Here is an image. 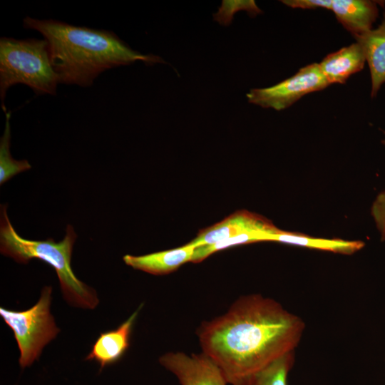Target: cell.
Segmentation results:
<instances>
[{"label": "cell", "mask_w": 385, "mask_h": 385, "mask_svg": "<svg viewBox=\"0 0 385 385\" xmlns=\"http://www.w3.org/2000/svg\"><path fill=\"white\" fill-rule=\"evenodd\" d=\"M270 242H278L347 255L354 254L365 245V243L360 240L314 237L299 232L282 230L272 236Z\"/></svg>", "instance_id": "5bb4252c"}, {"label": "cell", "mask_w": 385, "mask_h": 385, "mask_svg": "<svg viewBox=\"0 0 385 385\" xmlns=\"http://www.w3.org/2000/svg\"><path fill=\"white\" fill-rule=\"evenodd\" d=\"M381 143L385 146V138L381 140Z\"/></svg>", "instance_id": "44dd1931"}, {"label": "cell", "mask_w": 385, "mask_h": 385, "mask_svg": "<svg viewBox=\"0 0 385 385\" xmlns=\"http://www.w3.org/2000/svg\"><path fill=\"white\" fill-rule=\"evenodd\" d=\"M305 324L273 299L242 296L222 315L197 329L202 352L223 371L228 384L248 385L269 364L294 351Z\"/></svg>", "instance_id": "6da1fadb"}, {"label": "cell", "mask_w": 385, "mask_h": 385, "mask_svg": "<svg viewBox=\"0 0 385 385\" xmlns=\"http://www.w3.org/2000/svg\"><path fill=\"white\" fill-rule=\"evenodd\" d=\"M272 235L262 232H250L220 240L212 245L197 247L195 248L191 262L199 263L217 251L235 245L258 242H270Z\"/></svg>", "instance_id": "e0dca14e"}, {"label": "cell", "mask_w": 385, "mask_h": 385, "mask_svg": "<svg viewBox=\"0 0 385 385\" xmlns=\"http://www.w3.org/2000/svg\"><path fill=\"white\" fill-rule=\"evenodd\" d=\"M364 52L371 76V96H376L385 83V12L381 24L374 29L355 37Z\"/></svg>", "instance_id": "4fadbf2b"}, {"label": "cell", "mask_w": 385, "mask_h": 385, "mask_svg": "<svg viewBox=\"0 0 385 385\" xmlns=\"http://www.w3.org/2000/svg\"><path fill=\"white\" fill-rule=\"evenodd\" d=\"M51 294L52 287L45 286L37 302L26 310L0 307V316L12 330L17 343L21 369L31 366L37 361L43 348L61 331L51 312Z\"/></svg>", "instance_id": "5b68a950"}, {"label": "cell", "mask_w": 385, "mask_h": 385, "mask_svg": "<svg viewBox=\"0 0 385 385\" xmlns=\"http://www.w3.org/2000/svg\"><path fill=\"white\" fill-rule=\"evenodd\" d=\"M280 230L265 217L247 210H237L222 221L199 231L186 245L195 247L212 245L220 240L250 232L274 235Z\"/></svg>", "instance_id": "ba28073f"}, {"label": "cell", "mask_w": 385, "mask_h": 385, "mask_svg": "<svg viewBox=\"0 0 385 385\" xmlns=\"http://www.w3.org/2000/svg\"><path fill=\"white\" fill-rule=\"evenodd\" d=\"M383 1L371 0H332L331 10L354 37L372 29Z\"/></svg>", "instance_id": "30bf717a"}, {"label": "cell", "mask_w": 385, "mask_h": 385, "mask_svg": "<svg viewBox=\"0 0 385 385\" xmlns=\"http://www.w3.org/2000/svg\"><path fill=\"white\" fill-rule=\"evenodd\" d=\"M6 120L4 133L0 140V184L6 183L12 177L23 171L31 168L28 160H16L14 159L10 153L11 113H6Z\"/></svg>", "instance_id": "2e32d148"}, {"label": "cell", "mask_w": 385, "mask_h": 385, "mask_svg": "<svg viewBox=\"0 0 385 385\" xmlns=\"http://www.w3.org/2000/svg\"><path fill=\"white\" fill-rule=\"evenodd\" d=\"M371 215L380 235L385 241V189L376 196L371 206Z\"/></svg>", "instance_id": "d6986e66"}, {"label": "cell", "mask_w": 385, "mask_h": 385, "mask_svg": "<svg viewBox=\"0 0 385 385\" xmlns=\"http://www.w3.org/2000/svg\"><path fill=\"white\" fill-rule=\"evenodd\" d=\"M283 4L293 9H315L319 8L331 10L332 0H284Z\"/></svg>", "instance_id": "ffe728a7"}, {"label": "cell", "mask_w": 385, "mask_h": 385, "mask_svg": "<svg viewBox=\"0 0 385 385\" xmlns=\"http://www.w3.org/2000/svg\"><path fill=\"white\" fill-rule=\"evenodd\" d=\"M140 307L116 329L101 333L85 359L96 361L101 369L118 361L130 346L133 327Z\"/></svg>", "instance_id": "9c48e42d"}, {"label": "cell", "mask_w": 385, "mask_h": 385, "mask_svg": "<svg viewBox=\"0 0 385 385\" xmlns=\"http://www.w3.org/2000/svg\"><path fill=\"white\" fill-rule=\"evenodd\" d=\"M329 85L319 63H314L301 68L292 76L272 86L251 89L247 98L250 103L281 111L304 96L323 90Z\"/></svg>", "instance_id": "8992f818"}, {"label": "cell", "mask_w": 385, "mask_h": 385, "mask_svg": "<svg viewBox=\"0 0 385 385\" xmlns=\"http://www.w3.org/2000/svg\"><path fill=\"white\" fill-rule=\"evenodd\" d=\"M240 11H247L252 17L262 13L254 0H223L217 12L213 14L214 20L222 26H228L235 14Z\"/></svg>", "instance_id": "ac0fdd59"}, {"label": "cell", "mask_w": 385, "mask_h": 385, "mask_svg": "<svg viewBox=\"0 0 385 385\" xmlns=\"http://www.w3.org/2000/svg\"><path fill=\"white\" fill-rule=\"evenodd\" d=\"M195 248L185 244L178 248L144 255H125L123 260L125 265L135 270L154 275H163L170 274L183 265L191 262Z\"/></svg>", "instance_id": "8fae6325"}, {"label": "cell", "mask_w": 385, "mask_h": 385, "mask_svg": "<svg viewBox=\"0 0 385 385\" xmlns=\"http://www.w3.org/2000/svg\"><path fill=\"white\" fill-rule=\"evenodd\" d=\"M294 361V351L284 354L255 374L248 385H287Z\"/></svg>", "instance_id": "9a60e30c"}, {"label": "cell", "mask_w": 385, "mask_h": 385, "mask_svg": "<svg viewBox=\"0 0 385 385\" xmlns=\"http://www.w3.org/2000/svg\"><path fill=\"white\" fill-rule=\"evenodd\" d=\"M6 206L1 205V253L19 263L26 264L32 259L47 263L56 272L63 299L70 306L94 309L99 304L96 291L81 281L71 267L73 247L77 237L73 227L68 225L63 240L58 242L52 238L27 240L14 230L7 215Z\"/></svg>", "instance_id": "3957f363"}, {"label": "cell", "mask_w": 385, "mask_h": 385, "mask_svg": "<svg viewBox=\"0 0 385 385\" xmlns=\"http://www.w3.org/2000/svg\"><path fill=\"white\" fill-rule=\"evenodd\" d=\"M24 26L41 33L48 42L59 83L91 86L103 72L140 61L148 66L165 63L158 56L133 50L115 33L29 16Z\"/></svg>", "instance_id": "7a4b0ae2"}, {"label": "cell", "mask_w": 385, "mask_h": 385, "mask_svg": "<svg viewBox=\"0 0 385 385\" xmlns=\"http://www.w3.org/2000/svg\"><path fill=\"white\" fill-rule=\"evenodd\" d=\"M366 58L361 46L356 42L328 54L319 66L329 84L344 83L364 66Z\"/></svg>", "instance_id": "7c38bea8"}, {"label": "cell", "mask_w": 385, "mask_h": 385, "mask_svg": "<svg viewBox=\"0 0 385 385\" xmlns=\"http://www.w3.org/2000/svg\"><path fill=\"white\" fill-rule=\"evenodd\" d=\"M21 83L36 95H55L59 83L46 39H0V96L4 111L8 89Z\"/></svg>", "instance_id": "277c9868"}, {"label": "cell", "mask_w": 385, "mask_h": 385, "mask_svg": "<svg viewBox=\"0 0 385 385\" xmlns=\"http://www.w3.org/2000/svg\"><path fill=\"white\" fill-rule=\"evenodd\" d=\"M160 364L178 379L180 385H227L222 369L207 355L168 352L159 358Z\"/></svg>", "instance_id": "52a82bcc"}]
</instances>
